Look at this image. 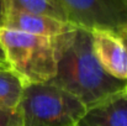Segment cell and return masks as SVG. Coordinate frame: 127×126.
<instances>
[{
    "label": "cell",
    "mask_w": 127,
    "mask_h": 126,
    "mask_svg": "<svg viewBox=\"0 0 127 126\" xmlns=\"http://www.w3.org/2000/svg\"><path fill=\"white\" fill-rule=\"evenodd\" d=\"M78 126H127V96L122 91L88 108Z\"/></svg>",
    "instance_id": "7"
},
{
    "label": "cell",
    "mask_w": 127,
    "mask_h": 126,
    "mask_svg": "<svg viewBox=\"0 0 127 126\" xmlns=\"http://www.w3.org/2000/svg\"><path fill=\"white\" fill-rule=\"evenodd\" d=\"M6 5L11 10L48 16L68 22L67 15L58 0H6Z\"/></svg>",
    "instance_id": "9"
},
{
    "label": "cell",
    "mask_w": 127,
    "mask_h": 126,
    "mask_svg": "<svg viewBox=\"0 0 127 126\" xmlns=\"http://www.w3.org/2000/svg\"><path fill=\"white\" fill-rule=\"evenodd\" d=\"M116 1H117V2H120L124 7H126L127 9V0H116Z\"/></svg>",
    "instance_id": "14"
},
{
    "label": "cell",
    "mask_w": 127,
    "mask_h": 126,
    "mask_svg": "<svg viewBox=\"0 0 127 126\" xmlns=\"http://www.w3.org/2000/svg\"><path fill=\"white\" fill-rule=\"evenodd\" d=\"M6 14H7V5H6V0H0V29H1V27H4V25H5Z\"/></svg>",
    "instance_id": "11"
},
{
    "label": "cell",
    "mask_w": 127,
    "mask_h": 126,
    "mask_svg": "<svg viewBox=\"0 0 127 126\" xmlns=\"http://www.w3.org/2000/svg\"><path fill=\"white\" fill-rule=\"evenodd\" d=\"M24 81L6 64H0V110H15L21 103Z\"/></svg>",
    "instance_id": "8"
},
{
    "label": "cell",
    "mask_w": 127,
    "mask_h": 126,
    "mask_svg": "<svg viewBox=\"0 0 127 126\" xmlns=\"http://www.w3.org/2000/svg\"><path fill=\"white\" fill-rule=\"evenodd\" d=\"M0 64H6V66H9L7 62H6V58H5L4 51H2V48H1V44H0Z\"/></svg>",
    "instance_id": "13"
},
{
    "label": "cell",
    "mask_w": 127,
    "mask_h": 126,
    "mask_svg": "<svg viewBox=\"0 0 127 126\" xmlns=\"http://www.w3.org/2000/svg\"><path fill=\"white\" fill-rule=\"evenodd\" d=\"M4 27L17 30V31L31 34V35L54 39L73 30L77 26L70 22L57 20L53 17L7 9Z\"/></svg>",
    "instance_id": "6"
},
{
    "label": "cell",
    "mask_w": 127,
    "mask_h": 126,
    "mask_svg": "<svg viewBox=\"0 0 127 126\" xmlns=\"http://www.w3.org/2000/svg\"><path fill=\"white\" fill-rule=\"evenodd\" d=\"M91 47L100 67L112 78L127 82V46L115 30L94 29Z\"/></svg>",
    "instance_id": "5"
},
{
    "label": "cell",
    "mask_w": 127,
    "mask_h": 126,
    "mask_svg": "<svg viewBox=\"0 0 127 126\" xmlns=\"http://www.w3.org/2000/svg\"><path fill=\"white\" fill-rule=\"evenodd\" d=\"M0 44L9 67L29 84L49 83L57 71L53 39L1 27Z\"/></svg>",
    "instance_id": "2"
},
{
    "label": "cell",
    "mask_w": 127,
    "mask_h": 126,
    "mask_svg": "<svg viewBox=\"0 0 127 126\" xmlns=\"http://www.w3.org/2000/svg\"><path fill=\"white\" fill-rule=\"evenodd\" d=\"M68 22L89 31H119L127 25V9L116 0H58Z\"/></svg>",
    "instance_id": "4"
},
{
    "label": "cell",
    "mask_w": 127,
    "mask_h": 126,
    "mask_svg": "<svg viewBox=\"0 0 127 126\" xmlns=\"http://www.w3.org/2000/svg\"><path fill=\"white\" fill-rule=\"evenodd\" d=\"M124 94H125V95H126V96H127V88H126V89H125V90H124Z\"/></svg>",
    "instance_id": "15"
},
{
    "label": "cell",
    "mask_w": 127,
    "mask_h": 126,
    "mask_svg": "<svg viewBox=\"0 0 127 126\" xmlns=\"http://www.w3.org/2000/svg\"><path fill=\"white\" fill-rule=\"evenodd\" d=\"M21 124L19 108L15 110H0V126H21Z\"/></svg>",
    "instance_id": "10"
},
{
    "label": "cell",
    "mask_w": 127,
    "mask_h": 126,
    "mask_svg": "<svg viewBox=\"0 0 127 126\" xmlns=\"http://www.w3.org/2000/svg\"><path fill=\"white\" fill-rule=\"evenodd\" d=\"M19 110L21 126H78L86 106L69 91L43 83L25 86Z\"/></svg>",
    "instance_id": "3"
},
{
    "label": "cell",
    "mask_w": 127,
    "mask_h": 126,
    "mask_svg": "<svg viewBox=\"0 0 127 126\" xmlns=\"http://www.w3.org/2000/svg\"><path fill=\"white\" fill-rule=\"evenodd\" d=\"M117 32L121 35V37L124 39V41H125V43H126V46H127V25L126 26H124L122 29H120Z\"/></svg>",
    "instance_id": "12"
},
{
    "label": "cell",
    "mask_w": 127,
    "mask_h": 126,
    "mask_svg": "<svg viewBox=\"0 0 127 126\" xmlns=\"http://www.w3.org/2000/svg\"><path fill=\"white\" fill-rule=\"evenodd\" d=\"M53 43L57 71L49 84L77 96L86 109L127 88V82L112 78L97 63L89 30L77 26L54 37Z\"/></svg>",
    "instance_id": "1"
}]
</instances>
